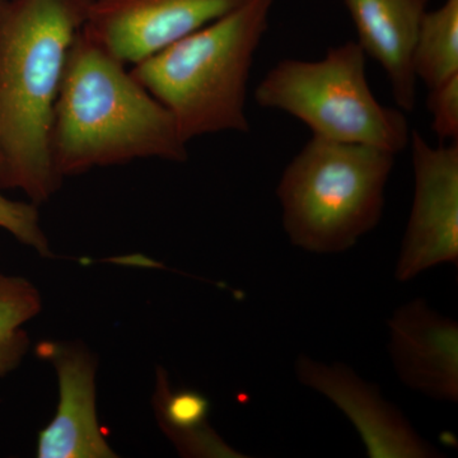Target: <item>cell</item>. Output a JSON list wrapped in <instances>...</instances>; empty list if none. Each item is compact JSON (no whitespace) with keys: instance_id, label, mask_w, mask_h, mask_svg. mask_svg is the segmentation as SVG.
Here are the masks:
<instances>
[{"instance_id":"5b68a950","label":"cell","mask_w":458,"mask_h":458,"mask_svg":"<svg viewBox=\"0 0 458 458\" xmlns=\"http://www.w3.org/2000/svg\"><path fill=\"white\" fill-rule=\"evenodd\" d=\"M366 63L355 41L330 47L319 60H280L256 87L255 101L300 120L312 137L397 155L409 147L408 119L373 95Z\"/></svg>"},{"instance_id":"30bf717a","label":"cell","mask_w":458,"mask_h":458,"mask_svg":"<svg viewBox=\"0 0 458 458\" xmlns=\"http://www.w3.org/2000/svg\"><path fill=\"white\" fill-rule=\"evenodd\" d=\"M367 56L384 69L397 108L417 106L414 50L429 0H343Z\"/></svg>"},{"instance_id":"6da1fadb","label":"cell","mask_w":458,"mask_h":458,"mask_svg":"<svg viewBox=\"0 0 458 458\" xmlns=\"http://www.w3.org/2000/svg\"><path fill=\"white\" fill-rule=\"evenodd\" d=\"M92 0H0V185L35 203L60 185L54 110L69 51Z\"/></svg>"},{"instance_id":"8992f818","label":"cell","mask_w":458,"mask_h":458,"mask_svg":"<svg viewBox=\"0 0 458 458\" xmlns=\"http://www.w3.org/2000/svg\"><path fill=\"white\" fill-rule=\"evenodd\" d=\"M414 198L394 267V278L411 282L439 265L458 262V144L428 143L411 131Z\"/></svg>"},{"instance_id":"3957f363","label":"cell","mask_w":458,"mask_h":458,"mask_svg":"<svg viewBox=\"0 0 458 458\" xmlns=\"http://www.w3.org/2000/svg\"><path fill=\"white\" fill-rule=\"evenodd\" d=\"M273 4L247 0L131 69L170 111L186 143L216 132H249L247 87Z\"/></svg>"},{"instance_id":"ba28073f","label":"cell","mask_w":458,"mask_h":458,"mask_svg":"<svg viewBox=\"0 0 458 458\" xmlns=\"http://www.w3.org/2000/svg\"><path fill=\"white\" fill-rule=\"evenodd\" d=\"M295 376L301 385L327 397L351 420L369 458L442 457L375 384L346 364L322 363L302 354L295 360Z\"/></svg>"},{"instance_id":"8fae6325","label":"cell","mask_w":458,"mask_h":458,"mask_svg":"<svg viewBox=\"0 0 458 458\" xmlns=\"http://www.w3.org/2000/svg\"><path fill=\"white\" fill-rule=\"evenodd\" d=\"M60 399L55 418L38 439L40 458L114 457L102 436L96 414L93 363L84 352L56 351Z\"/></svg>"},{"instance_id":"7c38bea8","label":"cell","mask_w":458,"mask_h":458,"mask_svg":"<svg viewBox=\"0 0 458 458\" xmlns=\"http://www.w3.org/2000/svg\"><path fill=\"white\" fill-rule=\"evenodd\" d=\"M417 80L428 89L458 75V0L424 14L414 50Z\"/></svg>"},{"instance_id":"5bb4252c","label":"cell","mask_w":458,"mask_h":458,"mask_svg":"<svg viewBox=\"0 0 458 458\" xmlns=\"http://www.w3.org/2000/svg\"><path fill=\"white\" fill-rule=\"evenodd\" d=\"M0 228L40 254H49V246L42 233L35 205L9 200L0 194Z\"/></svg>"},{"instance_id":"277c9868","label":"cell","mask_w":458,"mask_h":458,"mask_svg":"<svg viewBox=\"0 0 458 458\" xmlns=\"http://www.w3.org/2000/svg\"><path fill=\"white\" fill-rule=\"evenodd\" d=\"M393 153L312 137L286 165L276 197L292 245L342 254L381 222Z\"/></svg>"},{"instance_id":"7a4b0ae2","label":"cell","mask_w":458,"mask_h":458,"mask_svg":"<svg viewBox=\"0 0 458 458\" xmlns=\"http://www.w3.org/2000/svg\"><path fill=\"white\" fill-rule=\"evenodd\" d=\"M186 144L170 111L81 30L69 51L51 129V158L60 179L137 158L183 162Z\"/></svg>"},{"instance_id":"52a82bcc","label":"cell","mask_w":458,"mask_h":458,"mask_svg":"<svg viewBox=\"0 0 458 458\" xmlns=\"http://www.w3.org/2000/svg\"><path fill=\"white\" fill-rule=\"evenodd\" d=\"M247 0H92L82 31L123 64H138Z\"/></svg>"},{"instance_id":"9c48e42d","label":"cell","mask_w":458,"mask_h":458,"mask_svg":"<svg viewBox=\"0 0 458 458\" xmlns=\"http://www.w3.org/2000/svg\"><path fill=\"white\" fill-rule=\"evenodd\" d=\"M387 327L388 354L401 384L429 399L457 403V322L417 298L400 306Z\"/></svg>"},{"instance_id":"4fadbf2b","label":"cell","mask_w":458,"mask_h":458,"mask_svg":"<svg viewBox=\"0 0 458 458\" xmlns=\"http://www.w3.org/2000/svg\"><path fill=\"white\" fill-rule=\"evenodd\" d=\"M40 309V294L29 280L0 271V378L22 360L29 344L23 325Z\"/></svg>"},{"instance_id":"9a60e30c","label":"cell","mask_w":458,"mask_h":458,"mask_svg":"<svg viewBox=\"0 0 458 458\" xmlns=\"http://www.w3.org/2000/svg\"><path fill=\"white\" fill-rule=\"evenodd\" d=\"M432 131L441 141L458 140V75L429 89L427 101Z\"/></svg>"}]
</instances>
